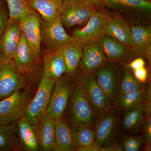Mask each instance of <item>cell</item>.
I'll use <instances>...</instances> for the list:
<instances>
[{
	"mask_svg": "<svg viewBox=\"0 0 151 151\" xmlns=\"http://www.w3.org/2000/svg\"><path fill=\"white\" fill-rule=\"evenodd\" d=\"M76 73L71 84L67 116L64 119L72 131L82 126L94 128L95 121L80 73Z\"/></svg>",
	"mask_w": 151,
	"mask_h": 151,
	"instance_id": "1",
	"label": "cell"
},
{
	"mask_svg": "<svg viewBox=\"0 0 151 151\" xmlns=\"http://www.w3.org/2000/svg\"><path fill=\"white\" fill-rule=\"evenodd\" d=\"M122 112L113 106L111 111L95 119L96 143L100 148L118 142L121 132Z\"/></svg>",
	"mask_w": 151,
	"mask_h": 151,
	"instance_id": "2",
	"label": "cell"
},
{
	"mask_svg": "<svg viewBox=\"0 0 151 151\" xmlns=\"http://www.w3.org/2000/svg\"><path fill=\"white\" fill-rule=\"evenodd\" d=\"M32 97V92L27 89L0 100V124L14 123L22 119Z\"/></svg>",
	"mask_w": 151,
	"mask_h": 151,
	"instance_id": "3",
	"label": "cell"
},
{
	"mask_svg": "<svg viewBox=\"0 0 151 151\" xmlns=\"http://www.w3.org/2000/svg\"><path fill=\"white\" fill-rule=\"evenodd\" d=\"M26 86L25 78L18 70L13 59L0 54V100Z\"/></svg>",
	"mask_w": 151,
	"mask_h": 151,
	"instance_id": "4",
	"label": "cell"
},
{
	"mask_svg": "<svg viewBox=\"0 0 151 151\" xmlns=\"http://www.w3.org/2000/svg\"><path fill=\"white\" fill-rule=\"evenodd\" d=\"M55 82L42 76L37 91L29 103L22 119L37 126L46 112Z\"/></svg>",
	"mask_w": 151,
	"mask_h": 151,
	"instance_id": "5",
	"label": "cell"
},
{
	"mask_svg": "<svg viewBox=\"0 0 151 151\" xmlns=\"http://www.w3.org/2000/svg\"><path fill=\"white\" fill-rule=\"evenodd\" d=\"M41 48L44 51H52L75 40L64 29L59 17L50 22L41 20Z\"/></svg>",
	"mask_w": 151,
	"mask_h": 151,
	"instance_id": "6",
	"label": "cell"
},
{
	"mask_svg": "<svg viewBox=\"0 0 151 151\" xmlns=\"http://www.w3.org/2000/svg\"><path fill=\"white\" fill-rule=\"evenodd\" d=\"M79 73L96 119L111 111L113 107V104L97 83L94 73L88 74Z\"/></svg>",
	"mask_w": 151,
	"mask_h": 151,
	"instance_id": "7",
	"label": "cell"
},
{
	"mask_svg": "<svg viewBox=\"0 0 151 151\" xmlns=\"http://www.w3.org/2000/svg\"><path fill=\"white\" fill-rule=\"evenodd\" d=\"M70 76L63 75L55 82L45 113L55 121L63 118L71 91Z\"/></svg>",
	"mask_w": 151,
	"mask_h": 151,
	"instance_id": "8",
	"label": "cell"
},
{
	"mask_svg": "<svg viewBox=\"0 0 151 151\" xmlns=\"http://www.w3.org/2000/svg\"><path fill=\"white\" fill-rule=\"evenodd\" d=\"M107 62L94 72L97 83L105 91L114 106L120 95L123 69Z\"/></svg>",
	"mask_w": 151,
	"mask_h": 151,
	"instance_id": "9",
	"label": "cell"
},
{
	"mask_svg": "<svg viewBox=\"0 0 151 151\" xmlns=\"http://www.w3.org/2000/svg\"><path fill=\"white\" fill-rule=\"evenodd\" d=\"M107 17L103 11H95L85 26L74 30L72 37L82 46L98 41L105 33Z\"/></svg>",
	"mask_w": 151,
	"mask_h": 151,
	"instance_id": "10",
	"label": "cell"
},
{
	"mask_svg": "<svg viewBox=\"0 0 151 151\" xmlns=\"http://www.w3.org/2000/svg\"><path fill=\"white\" fill-rule=\"evenodd\" d=\"M95 11L76 0H63L59 18L63 26L70 28L87 22Z\"/></svg>",
	"mask_w": 151,
	"mask_h": 151,
	"instance_id": "11",
	"label": "cell"
},
{
	"mask_svg": "<svg viewBox=\"0 0 151 151\" xmlns=\"http://www.w3.org/2000/svg\"><path fill=\"white\" fill-rule=\"evenodd\" d=\"M97 42L102 47L108 62L126 65L136 57L129 47L106 34Z\"/></svg>",
	"mask_w": 151,
	"mask_h": 151,
	"instance_id": "12",
	"label": "cell"
},
{
	"mask_svg": "<svg viewBox=\"0 0 151 151\" xmlns=\"http://www.w3.org/2000/svg\"><path fill=\"white\" fill-rule=\"evenodd\" d=\"M41 18L35 11L32 10L20 23L22 32L26 40L30 49L38 62L41 55Z\"/></svg>",
	"mask_w": 151,
	"mask_h": 151,
	"instance_id": "13",
	"label": "cell"
},
{
	"mask_svg": "<svg viewBox=\"0 0 151 151\" xmlns=\"http://www.w3.org/2000/svg\"><path fill=\"white\" fill-rule=\"evenodd\" d=\"M105 7L120 14L122 18L125 17L132 20L134 17L150 14L151 3L146 0H106Z\"/></svg>",
	"mask_w": 151,
	"mask_h": 151,
	"instance_id": "14",
	"label": "cell"
},
{
	"mask_svg": "<svg viewBox=\"0 0 151 151\" xmlns=\"http://www.w3.org/2000/svg\"><path fill=\"white\" fill-rule=\"evenodd\" d=\"M83 55L78 71L81 74L94 72L108 62L102 47L97 42L83 46Z\"/></svg>",
	"mask_w": 151,
	"mask_h": 151,
	"instance_id": "15",
	"label": "cell"
},
{
	"mask_svg": "<svg viewBox=\"0 0 151 151\" xmlns=\"http://www.w3.org/2000/svg\"><path fill=\"white\" fill-rule=\"evenodd\" d=\"M132 51L136 57H144L151 61V28L146 25H131Z\"/></svg>",
	"mask_w": 151,
	"mask_h": 151,
	"instance_id": "16",
	"label": "cell"
},
{
	"mask_svg": "<svg viewBox=\"0 0 151 151\" xmlns=\"http://www.w3.org/2000/svg\"><path fill=\"white\" fill-rule=\"evenodd\" d=\"M62 47L54 51H44L43 54L42 76L55 82L66 73L67 67Z\"/></svg>",
	"mask_w": 151,
	"mask_h": 151,
	"instance_id": "17",
	"label": "cell"
},
{
	"mask_svg": "<svg viewBox=\"0 0 151 151\" xmlns=\"http://www.w3.org/2000/svg\"><path fill=\"white\" fill-rule=\"evenodd\" d=\"M21 34L19 23L9 19L6 27L0 37V54L12 58Z\"/></svg>",
	"mask_w": 151,
	"mask_h": 151,
	"instance_id": "18",
	"label": "cell"
},
{
	"mask_svg": "<svg viewBox=\"0 0 151 151\" xmlns=\"http://www.w3.org/2000/svg\"><path fill=\"white\" fill-rule=\"evenodd\" d=\"M106 17L105 34L122 42L132 50V32L130 25L120 16L111 17L106 15Z\"/></svg>",
	"mask_w": 151,
	"mask_h": 151,
	"instance_id": "19",
	"label": "cell"
},
{
	"mask_svg": "<svg viewBox=\"0 0 151 151\" xmlns=\"http://www.w3.org/2000/svg\"><path fill=\"white\" fill-rule=\"evenodd\" d=\"M12 59L18 70L23 75L31 73L38 62L22 32L18 46Z\"/></svg>",
	"mask_w": 151,
	"mask_h": 151,
	"instance_id": "20",
	"label": "cell"
},
{
	"mask_svg": "<svg viewBox=\"0 0 151 151\" xmlns=\"http://www.w3.org/2000/svg\"><path fill=\"white\" fill-rule=\"evenodd\" d=\"M55 121L45 113L38 124L37 137L40 150H52L55 135Z\"/></svg>",
	"mask_w": 151,
	"mask_h": 151,
	"instance_id": "21",
	"label": "cell"
},
{
	"mask_svg": "<svg viewBox=\"0 0 151 151\" xmlns=\"http://www.w3.org/2000/svg\"><path fill=\"white\" fill-rule=\"evenodd\" d=\"M124 112L121 117L122 132L131 134H139L145 120L142 104Z\"/></svg>",
	"mask_w": 151,
	"mask_h": 151,
	"instance_id": "22",
	"label": "cell"
},
{
	"mask_svg": "<svg viewBox=\"0 0 151 151\" xmlns=\"http://www.w3.org/2000/svg\"><path fill=\"white\" fill-rule=\"evenodd\" d=\"M28 6L40 16L42 19L50 22L59 17L63 0H25Z\"/></svg>",
	"mask_w": 151,
	"mask_h": 151,
	"instance_id": "23",
	"label": "cell"
},
{
	"mask_svg": "<svg viewBox=\"0 0 151 151\" xmlns=\"http://www.w3.org/2000/svg\"><path fill=\"white\" fill-rule=\"evenodd\" d=\"M18 137L22 150L37 151L40 150L37 137V126L22 119L18 121Z\"/></svg>",
	"mask_w": 151,
	"mask_h": 151,
	"instance_id": "24",
	"label": "cell"
},
{
	"mask_svg": "<svg viewBox=\"0 0 151 151\" xmlns=\"http://www.w3.org/2000/svg\"><path fill=\"white\" fill-rule=\"evenodd\" d=\"M62 49L67 67L66 73L71 77L78 70L83 55V46L75 39L63 45Z\"/></svg>",
	"mask_w": 151,
	"mask_h": 151,
	"instance_id": "25",
	"label": "cell"
},
{
	"mask_svg": "<svg viewBox=\"0 0 151 151\" xmlns=\"http://www.w3.org/2000/svg\"><path fill=\"white\" fill-rule=\"evenodd\" d=\"M52 151H75L72 143V131L63 118L55 121L54 145Z\"/></svg>",
	"mask_w": 151,
	"mask_h": 151,
	"instance_id": "26",
	"label": "cell"
},
{
	"mask_svg": "<svg viewBox=\"0 0 151 151\" xmlns=\"http://www.w3.org/2000/svg\"><path fill=\"white\" fill-rule=\"evenodd\" d=\"M21 150L17 124H0V151Z\"/></svg>",
	"mask_w": 151,
	"mask_h": 151,
	"instance_id": "27",
	"label": "cell"
},
{
	"mask_svg": "<svg viewBox=\"0 0 151 151\" xmlns=\"http://www.w3.org/2000/svg\"><path fill=\"white\" fill-rule=\"evenodd\" d=\"M143 85L139 89L127 92L119 97L114 105L122 112L127 111L142 104Z\"/></svg>",
	"mask_w": 151,
	"mask_h": 151,
	"instance_id": "28",
	"label": "cell"
},
{
	"mask_svg": "<svg viewBox=\"0 0 151 151\" xmlns=\"http://www.w3.org/2000/svg\"><path fill=\"white\" fill-rule=\"evenodd\" d=\"M72 143L75 150L82 147L96 144L94 128L85 126L72 131Z\"/></svg>",
	"mask_w": 151,
	"mask_h": 151,
	"instance_id": "29",
	"label": "cell"
},
{
	"mask_svg": "<svg viewBox=\"0 0 151 151\" xmlns=\"http://www.w3.org/2000/svg\"><path fill=\"white\" fill-rule=\"evenodd\" d=\"M8 8L9 18L17 22H21L32 10L25 0H5Z\"/></svg>",
	"mask_w": 151,
	"mask_h": 151,
	"instance_id": "30",
	"label": "cell"
},
{
	"mask_svg": "<svg viewBox=\"0 0 151 151\" xmlns=\"http://www.w3.org/2000/svg\"><path fill=\"white\" fill-rule=\"evenodd\" d=\"M124 151H140L144 145L142 134L134 135L121 132L118 140Z\"/></svg>",
	"mask_w": 151,
	"mask_h": 151,
	"instance_id": "31",
	"label": "cell"
},
{
	"mask_svg": "<svg viewBox=\"0 0 151 151\" xmlns=\"http://www.w3.org/2000/svg\"><path fill=\"white\" fill-rule=\"evenodd\" d=\"M142 86V84L140 83L132 76L128 68L124 67L122 73L119 97L127 92L139 89Z\"/></svg>",
	"mask_w": 151,
	"mask_h": 151,
	"instance_id": "32",
	"label": "cell"
},
{
	"mask_svg": "<svg viewBox=\"0 0 151 151\" xmlns=\"http://www.w3.org/2000/svg\"><path fill=\"white\" fill-rule=\"evenodd\" d=\"M9 15L5 0H0V37L8 23Z\"/></svg>",
	"mask_w": 151,
	"mask_h": 151,
	"instance_id": "33",
	"label": "cell"
},
{
	"mask_svg": "<svg viewBox=\"0 0 151 151\" xmlns=\"http://www.w3.org/2000/svg\"><path fill=\"white\" fill-rule=\"evenodd\" d=\"M142 105L145 117L151 116V88L149 83L143 86Z\"/></svg>",
	"mask_w": 151,
	"mask_h": 151,
	"instance_id": "34",
	"label": "cell"
},
{
	"mask_svg": "<svg viewBox=\"0 0 151 151\" xmlns=\"http://www.w3.org/2000/svg\"><path fill=\"white\" fill-rule=\"evenodd\" d=\"M142 130L145 146H151V116H145Z\"/></svg>",
	"mask_w": 151,
	"mask_h": 151,
	"instance_id": "35",
	"label": "cell"
},
{
	"mask_svg": "<svg viewBox=\"0 0 151 151\" xmlns=\"http://www.w3.org/2000/svg\"><path fill=\"white\" fill-rule=\"evenodd\" d=\"M82 4L95 11L104 8L106 0H76Z\"/></svg>",
	"mask_w": 151,
	"mask_h": 151,
	"instance_id": "36",
	"label": "cell"
},
{
	"mask_svg": "<svg viewBox=\"0 0 151 151\" xmlns=\"http://www.w3.org/2000/svg\"><path fill=\"white\" fill-rule=\"evenodd\" d=\"M134 78L140 83L143 84L146 83L148 73L145 68L144 67L134 70Z\"/></svg>",
	"mask_w": 151,
	"mask_h": 151,
	"instance_id": "37",
	"label": "cell"
},
{
	"mask_svg": "<svg viewBox=\"0 0 151 151\" xmlns=\"http://www.w3.org/2000/svg\"><path fill=\"white\" fill-rule=\"evenodd\" d=\"M145 60L142 58L140 57L130 61L126 66L127 68H131L134 71L145 67Z\"/></svg>",
	"mask_w": 151,
	"mask_h": 151,
	"instance_id": "38",
	"label": "cell"
},
{
	"mask_svg": "<svg viewBox=\"0 0 151 151\" xmlns=\"http://www.w3.org/2000/svg\"><path fill=\"white\" fill-rule=\"evenodd\" d=\"M122 148L119 142L113 143L105 147H101L100 151H122Z\"/></svg>",
	"mask_w": 151,
	"mask_h": 151,
	"instance_id": "39",
	"label": "cell"
},
{
	"mask_svg": "<svg viewBox=\"0 0 151 151\" xmlns=\"http://www.w3.org/2000/svg\"><path fill=\"white\" fill-rule=\"evenodd\" d=\"M100 149H101V148H100L99 146L97 145V144H94V145H90L79 148L76 149V151H100Z\"/></svg>",
	"mask_w": 151,
	"mask_h": 151,
	"instance_id": "40",
	"label": "cell"
},
{
	"mask_svg": "<svg viewBox=\"0 0 151 151\" xmlns=\"http://www.w3.org/2000/svg\"><path fill=\"white\" fill-rule=\"evenodd\" d=\"M146 1H148L151 2V0H146Z\"/></svg>",
	"mask_w": 151,
	"mask_h": 151,
	"instance_id": "41",
	"label": "cell"
}]
</instances>
